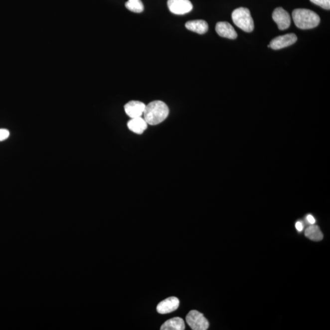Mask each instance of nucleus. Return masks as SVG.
<instances>
[{"mask_svg": "<svg viewBox=\"0 0 330 330\" xmlns=\"http://www.w3.org/2000/svg\"><path fill=\"white\" fill-rule=\"evenodd\" d=\"M307 220L308 223L310 224H315L316 223V220L315 217L313 215H308L307 216Z\"/></svg>", "mask_w": 330, "mask_h": 330, "instance_id": "nucleus-19", "label": "nucleus"}, {"mask_svg": "<svg viewBox=\"0 0 330 330\" xmlns=\"http://www.w3.org/2000/svg\"><path fill=\"white\" fill-rule=\"evenodd\" d=\"M305 236L313 241H321L323 239L324 235L318 226L311 224V226L306 229L305 232Z\"/></svg>", "mask_w": 330, "mask_h": 330, "instance_id": "nucleus-14", "label": "nucleus"}, {"mask_svg": "<svg viewBox=\"0 0 330 330\" xmlns=\"http://www.w3.org/2000/svg\"><path fill=\"white\" fill-rule=\"evenodd\" d=\"M313 3L323 7V9H330V0H310Z\"/></svg>", "mask_w": 330, "mask_h": 330, "instance_id": "nucleus-16", "label": "nucleus"}, {"mask_svg": "<svg viewBox=\"0 0 330 330\" xmlns=\"http://www.w3.org/2000/svg\"><path fill=\"white\" fill-rule=\"evenodd\" d=\"M297 40V37L296 34H287L276 37L270 42L269 45L273 50H280L295 44Z\"/></svg>", "mask_w": 330, "mask_h": 330, "instance_id": "nucleus-7", "label": "nucleus"}, {"mask_svg": "<svg viewBox=\"0 0 330 330\" xmlns=\"http://www.w3.org/2000/svg\"><path fill=\"white\" fill-rule=\"evenodd\" d=\"M125 5L127 9L132 12L140 13L144 10V5L141 0H128Z\"/></svg>", "mask_w": 330, "mask_h": 330, "instance_id": "nucleus-15", "label": "nucleus"}, {"mask_svg": "<svg viewBox=\"0 0 330 330\" xmlns=\"http://www.w3.org/2000/svg\"><path fill=\"white\" fill-rule=\"evenodd\" d=\"M130 131L137 134H142L148 127V123L142 117L132 118L127 123Z\"/></svg>", "mask_w": 330, "mask_h": 330, "instance_id": "nucleus-11", "label": "nucleus"}, {"mask_svg": "<svg viewBox=\"0 0 330 330\" xmlns=\"http://www.w3.org/2000/svg\"><path fill=\"white\" fill-rule=\"evenodd\" d=\"M169 108L165 103L156 101L146 105L143 115L148 124L155 126L166 120L169 115Z\"/></svg>", "mask_w": 330, "mask_h": 330, "instance_id": "nucleus-1", "label": "nucleus"}, {"mask_svg": "<svg viewBox=\"0 0 330 330\" xmlns=\"http://www.w3.org/2000/svg\"><path fill=\"white\" fill-rule=\"evenodd\" d=\"M292 18L297 28L302 29L315 28L321 21L317 13L307 9H295L292 12Z\"/></svg>", "mask_w": 330, "mask_h": 330, "instance_id": "nucleus-2", "label": "nucleus"}, {"mask_svg": "<svg viewBox=\"0 0 330 330\" xmlns=\"http://www.w3.org/2000/svg\"><path fill=\"white\" fill-rule=\"evenodd\" d=\"M167 4L170 11L176 15L185 14L193 9L190 0H167Z\"/></svg>", "mask_w": 330, "mask_h": 330, "instance_id": "nucleus-5", "label": "nucleus"}, {"mask_svg": "<svg viewBox=\"0 0 330 330\" xmlns=\"http://www.w3.org/2000/svg\"><path fill=\"white\" fill-rule=\"evenodd\" d=\"M146 105L140 101H132L124 106L126 113L131 119L142 117L144 113Z\"/></svg>", "mask_w": 330, "mask_h": 330, "instance_id": "nucleus-9", "label": "nucleus"}, {"mask_svg": "<svg viewBox=\"0 0 330 330\" xmlns=\"http://www.w3.org/2000/svg\"><path fill=\"white\" fill-rule=\"evenodd\" d=\"M272 18L273 20L277 24L278 28L280 30H285V29L289 28L291 25V16L282 7L276 8L273 12Z\"/></svg>", "mask_w": 330, "mask_h": 330, "instance_id": "nucleus-6", "label": "nucleus"}, {"mask_svg": "<svg viewBox=\"0 0 330 330\" xmlns=\"http://www.w3.org/2000/svg\"><path fill=\"white\" fill-rule=\"evenodd\" d=\"M215 30L221 37L230 39L237 38V34L234 27L227 21H220L216 23Z\"/></svg>", "mask_w": 330, "mask_h": 330, "instance_id": "nucleus-10", "label": "nucleus"}, {"mask_svg": "<svg viewBox=\"0 0 330 330\" xmlns=\"http://www.w3.org/2000/svg\"><path fill=\"white\" fill-rule=\"evenodd\" d=\"M185 27L188 30L200 34H205L209 29L206 21L202 20L188 21L186 23Z\"/></svg>", "mask_w": 330, "mask_h": 330, "instance_id": "nucleus-12", "label": "nucleus"}, {"mask_svg": "<svg viewBox=\"0 0 330 330\" xmlns=\"http://www.w3.org/2000/svg\"><path fill=\"white\" fill-rule=\"evenodd\" d=\"M296 228L299 232H302L304 228V224L301 221H297L296 224Z\"/></svg>", "mask_w": 330, "mask_h": 330, "instance_id": "nucleus-18", "label": "nucleus"}, {"mask_svg": "<svg viewBox=\"0 0 330 330\" xmlns=\"http://www.w3.org/2000/svg\"><path fill=\"white\" fill-rule=\"evenodd\" d=\"M180 302L176 297H169L164 301L159 303L157 307V311L161 315L171 313L177 310L179 307Z\"/></svg>", "mask_w": 330, "mask_h": 330, "instance_id": "nucleus-8", "label": "nucleus"}, {"mask_svg": "<svg viewBox=\"0 0 330 330\" xmlns=\"http://www.w3.org/2000/svg\"><path fill=\"white\" fill-rule=\"evenodd\" d=\"M232 19L238 28L247 32L253 31L254 21L250 10L245 7H239L235 9L232 13Z\"/></svg>", "mask_w": 330, "mask_h": 330, "instance_id": "nucleus-3", "label": "nucleus"}, {"mask_svg": "<svg viewBox=\"0 0 330 330\" xmlns=\"http://www.w3.org/2000/svg\"><path fill=\"white\" fill-rule=\"evenodd\" d=\"M186 322L193 330H206L209 323L202 313L196 310H192L186 317Z\"/></svg>", "mask_w": 330, "mask_h": 330, "instance_id": "nucleus-4", "label": "nucleus"}, {"mask_svg": "<svg viewBox=\"0 0 330 330\" xmlns=\"http://www.w3.org/2000/svg\"><path fill=\"white\" fill-rule=\"evenodd\" d=\"M9 132L7 129H0V142L6 140L9 137Z\"/></svg>", "mask_w": 330, "mask_h": 330, "instance_id": "nucleus-17", "label": "nucleus"}, {"mask_svg": "<svg viewBox=\"0 0 330 330\" xmlns=\"http://www.w3.org/2000/svg\"><path fill=\"white\" fill-rule=\"evenodd\" d=\"M185 329L184 321L180 318L169 319L162 325L161 330H183Z\"/></svg>", "mask_w": 330, "mask_h": 330, "instance_id": "nucleus-13", "label": "nucleus"}]
</instances>
